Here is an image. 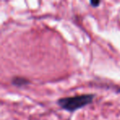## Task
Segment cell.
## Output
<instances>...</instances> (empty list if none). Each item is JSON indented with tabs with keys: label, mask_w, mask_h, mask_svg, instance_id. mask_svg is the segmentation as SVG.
Masks as SVG:
<instances>
[{
	"label": "cell",
	"mask_w": 120,
	"mask_h": 120,
	"mask_svg": "<svg viewBox=\"0 0 120 120\" xmlns=\"http://www.w3.org/2000/svg\"><path fill=\"white\" fill-rule=\"evenodd\" d=\"M94 94H82L73 96L63 97L57 100V105L63 109L73 113L91 104L95 99Z\"/></svg>",
	"instance_id": "cell-1"
},
{
	"label": "cell",
	"mask_w": 120,
	"mask_h": 120,
	"mask_svg": "<svg viewBox=\"0 0 120 120\" xmlns=\"http://www.w3.org/2000/svg\"><path fill=\"white\" fill-rule=\"evenodd\" d=\"M11 83L17 87H25L30 83V81L26 77H14L11 81Z\"/></svg>",
	"instance_id": "cell-2"
},
{
	"label": "cell",
	"mask_w": 120,
	"mask_h": 120,
	"mask_svg": "<svg viewBox=\"0 0 120 120\" xmlns=\"http://www.w3.org/2000/svg\"><path fill=\"white\" fill-rule=\"evenodd\" d=\"M100 4H101V1H99V0H90V4L94 8L99 7Z\"/></svg>",
	"instance_id": "cell-3"
},
{
	"label": "cell",
	"mask_w": 120,
	"mask_h": 120,
	"mask_svg": "<svg viewBox=\"0 0 120 120\" xmlns=\"http://www.w3.org/2000/svg\"><path fill=\"white\" fill-rule=\"evenodd\" d=\"M116 92L118 94H120V86L119 87H117L116 88Z\"/></svg>",
	"instance_id": "cell-4"
}]
</instances>
